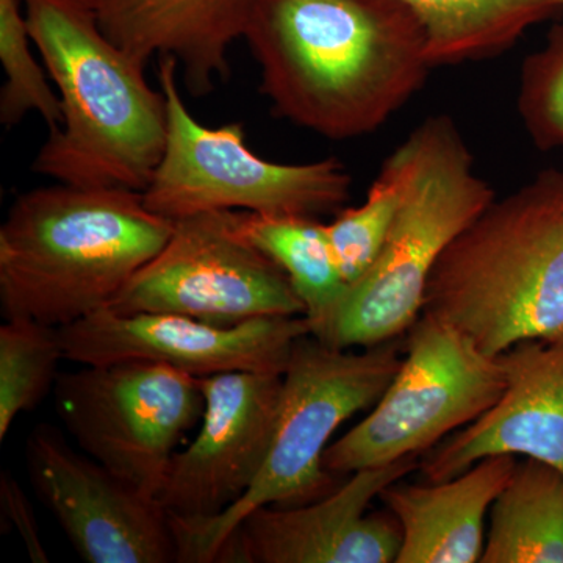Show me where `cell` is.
Segmentation results:
<instances>
[{"mask_svg": "<svg viewBox=\"0 0 563 563\" xmlns=\"http://www.w3.org/2000/svg\"><path fill=\"white\" fill-rule=\"evenodd\" d=\"M243 40L273 113L332 141L383 128L432 69L401 0H252Z\"/></svg>", "mask_w": 563, "mask_h": 563, "instance_id": "obj_1", "label": "cell"}, {"mask_svg": "<svg viewBox=\"0 0 563 563\" xmlns=\"http://www.w3.org/2000/svg\"><path fill=\"white\" fill-rule=\"evenodd\" d=\"M29 31L60 96L63 120L32 172L87 188L143 192L168 132L147 63L107 36L90 0H24Z\"/></svg>", "mask_w": 563, "mask_h": 563, "instance_id": "obj_2", "label": "cell"}, {"mask_svg": "<svg viewBox=\"0 0 563 563\" xmlns=\"http://www.w3.org/2000/svg\"><path fill=\"white\" fill-rule=\"evenodd\" d=\"M143 192L60 184L22 192L0 228V312L63 328L98 312L168 242Z\"/></svg>", "mask_w": 563, "mask_h": 563, "instance_id": "obj_3", "label": "cell"}, {"mask_svg": "<svg viewBox=\"0 0 563 563\" xmlns=\"http://www.w3.org/2000/svg\"><path fill=\"white\" fill-rule=\"evenodd\" d=\"M498 357L563 336V172L495 199L433 266L422 313Z\"/></svg>", "mask_w": 563, "mask_h": 563, "instance_id": "obj_4", "label": "cell"}, {"mask_svg": "<svg viewBox=\"0 0 563 563\" xmlns=\"http://www.w3.org/2000/svg\"><path fill=\"white\" fill-rule=\"evenodd\" d=\"M383 166L399 187V207L383 251L312 333L336 350L401 339L421 317L440 255L496 199L448 114L426 118Z\"/></svg>", "mask_w": 563, "mask_h": 563, "instance_id": "obj_5", "label": "cell"}, {"mask_svg": "<svg viewBox=\"0 0 563 563\" xmlns=\"http://www.w3.org/2000/svg\"><path fill=\"white\" fill-rule=\"evenodd\" d=\"M402 355L399 339L354 351L301 336L282 374L276 428L257 479L218 517L181 520L169 515L177 562H217L233 529L258 507L306 506L335 490L346 477L333 476L322 465L332 435L379 401Z\"/></svg>", "mask_w": 563, "mask_h": 563, "instance_id": "obj_6", "label": "cell"}, {"mask_svg": "<svg viewBox=\"0 0 563 563\" xmlns=\"http://www.w3.org/2000/svg\"><path fill=\"white\" fill-rule=\"evenodd\" d=\"M177 76L176 58L158 57L168 132L162 161L143 191L147 209L168 220L211 210L318 218L344 209L352 177L339 158L301 165L265 161L247 146L240 122L209 128L196 120Z\"/></svg>", "mask_w": 563, "mask_h": 563, "instance_id": "obj_7", "label": "cell"}, {"mask_svg": "<svg viewBox=\"0 0 563 563\" xmlns=\"http://www.w3.org/2000/svg\"><path fill=\"white\" fill-rule=\"evenodd\" d=\"M406 335L401 365L379 401L325 450L322 465L333 476L420 457L503 395L501 357L484 354L446 322L421 314Z\"/></svg>", "mask_w": 563, "mask_h": 563, "instance_id": "obj_8", "label": "cell"}, {"mask_svg": "<svg viewBox=\"0 0 563 563\" xmlns=\"http://www.w3.org/2000/svg\"><path fill=\"white\" fill-rule=\"evenodd\" d=\"M52 393L77 448L154 498L203 412L198 377L157 362L80 365L60 373Z\"/></svg>", "mask_w": 563, "mask_h": 563, "instance_id": "obj_9", "label": "cell"}, {"mask_svg": "<svg viewBox=\"0 0 563 563\" xmlns=\"http://www.w3.org/2000/svg\"><path fill=\"white\" fill-rule=\"evenodd\" d=\"M173 221L168 242L111 299L110 310L185 314L220 325L303 317L287 274L239 231V210Z\"/></svg>", "mask_w": 563, "mask_h": 563, "instance_id": "obj_10", "label": "cell"}, {"mask_svg": "<svg viewBox=\"0 0 563 563\" xmlns=\"http://www.w3.org/2000/svg\"><path fill=\"white\" fill-rule=\"evenodd\" d=\"M25 462L36 496L85 562H177L172 518L158 499L74 448L60 429L33 428Z\"/></svg>", "mask_w": 563, "mask_h": 563, "instance_id": "obj_11", "label": "cell"}, {"mask_svg": "<svg viewBox=\"0 0 563 563\" xmlns=\"http://www.w3.org/2000/svg\"><path fill=\"white\" fill-rule=\"evenodd\" d=\"M65 361L77 365L157 362L192 377L284 374L292 346L310 335L306 317H265L220 325L176 313L113 312L109 307L58 328Z\"/></svg>", "mask_w": 563, "mask_h": 563, "instance_id": "obj_12", "label": "cell"}, {"mask_svg": "<svg viewBox=\"0 0 563 563\" xmlns=\"http://www.w3.org/2000/svg\"><path fill=\"white\" fill-rule=\"evenodd\" d=\"M201 426L174 454L158 503L172 517L207 520L243 498L268 455L279 412L282 374L235 372L199 379Z\"/></svg>", "mask_w": 563, "mask_h": 563, "instance_id": "obj_13", "label": "cell"}, {"mask_svg": "<svg viewBox=\"0 0 563 563\" xmlns=\"http://www.w3.org/2000/svg\"><path fill=\"white\" fill-rule=\"evenodd\" d=\"M420 457L350 474L306 506H263L240 521L214 563H396L402 536L388 510L369 514L380 493Z\"/></svg>", "mask_w": 563, "mask_h": 563, "instance_id": "obj_14", "label": "cell"}, {"mask_svg": "<svg viewBox=\"0 0 563 563\" xmlns=\"http://www.w3.org/2000/svg\"><path fill=\"white\" fill-rule=\"evenodd\" d=\"M506 387L477 420L420 459L424 483H443L490 455L536 459L563 473V336L499 355Z\"/></svg>", "mask_w": 563, "mask_h": 563, "instance_id": "obj_15", "label": "cell"}, {"mask_svg": "<svg viewBox=\"0 0 563 563\" xmlns=\"http://www.w3.org/2000/svg\"><path fill=\"white\" fill-rule=\"evenodd\" d=\"M110 40L141 60L172 55L196 98L229 77V49L243 38L252 0H90Z\"/></svg>", "mask_w": 563, "mask_h": 563, "instance_id": "obj_16", "label": "cell"}, {"mask_svg": "<svg viewBox=\"0 0 563 563\" xmlns=\"http://www.w3.org/2000/svg\"><path fill=\"white\" fill-rule=\"evenodd\" d=\"M518 459L490 455L443 483L388 485L379 499L401 528L396 563H477L485 520Z\"/></svg>", "mask_w": 563, "mask_h": 563, "instance_id": "obj_17", "label": "cell"}, {"mask_svg": "<svg viewBox=\"0 0 563 563\" xmlns=\"http://www.w3.org/2000/svg\"><path fill=\"white\" fill-rule=\"evenodd\" d=\"M421 22L432 69L487 60L512 49L533 25L553 20L562 0H401Z\"/></svg>", "mask_w": 563, "mask_h": 563, "instance_id": "obj_18", "label": "cell"}, {"mask_svg": "<svg viewBox=\"0 0 563 563\" xmlns=\"http://www.w3.org/2000/svg\"><path fill=\"white\" fill-rule=\"evenodd\" d=\"M481 563H563V473L536 459L515 466L490 509Z\"/></svg>", "mask_w": 563, "mask_h": 563, "instance_id": "obj_19", "label": "cell"}, {"mask_svg": "<svg viewBox=\"0 0 563 563\" xmlns=\"http://www.w3.org/2000/svg\"><path fill=\"white\" fill-rule=\"evenodd\" d=\"M239 231L287 274L306 309L310 335L321 329L350 287L333 255L324 222L239 210Z\"/></svg>", "mask_w": 563, "mask_h": 563, "instance_id": "obj_20", "label": "cell"}, {"mask_svg": "<svg viewBox=\"0 0 563 563\" xmlns=\"http://www.w3.org/2000/svg\"><path fill=\"white\" fill-rule=\"evenodd\" d=\"M65 361L58 328L9 318L0 328V442L21 413L31 412L54 390Z\"/></svg>", "mask_w": 563, "mask_h": 563, "instance_id": "obj_21", "label": "cell"}, {"mask_svg": "<svg viewBox=\"0 0 563 563\" xmlns=\"http://www.w3.org/2000/svg\"><path fill=\"white\" fill-rule=\"evenodd\" d=\"M33 47L24 0H0V62L5 73L0 122L11 129L33 111L54 132L63 120L60 96L52 88L49 73L36 60Z\"/></svg>", "mask_w": 563, "mask_h": 563, "instance_id": "obj_22", "label": "cell"}, {"mask_svg": "<svg viewBox=\"0 0 563 563\" xmlns=\"http://www.w3.org/2000/svg\"><path fill=\"white\" fill-rule=\"evenodd\" d=\"M399 207L398 181L380 168L362 206L344 207L325 224L333 255L347 285L355 284L376 262Z\"/></svg>", "mask_w": 563, "mask_h": 563, "instance_id": "obj_23", "label": "cell"}, {"mask_svg": "<svg viewBox=\"0 0 563 563\" xmlns=\"http://www.w3.org/2000/svg\"><path fill=\"white\" fill-rule=\"evenodd\" d=\"M517 107L536 147L563 151V24L553 25L542 49L525 58Z\"/></svg>", "mask_w": 563, "mask_h": 563, "instance_id": "obj_24", "label": "cell"}, {"mask_svg": "<svg viewBox=\"0 0 563 563\" xmlns=\"http://www.w3.org/2000/svg\"><path fill=\"white\" fill-rule=\"evenodd\" d=\"M0 501L7 520L20 533L29 555L33 562L47 563L46 550L40 537L38 523H36L35 510H33L27 495L22 490L20 483L13 474L3 470L0 473Z\"/></svg>", "mask_w": 563, "mask_h": 563, "instance_id": "obj_25", "label": "cell"}, {"mask_svg": "<svg viewBox=\"0 0 563 563\" xmlns=\"http://www.w3.org/2000/svg\"><path fill=\"white\" fill-rule=\"evenodd\" d=\"M562 3H563V0H562Z\"/></svg>", "mask_w": 563, "mask_h": 563, "instance_id": "obj_26", "label": "cell"}]
</instances>
